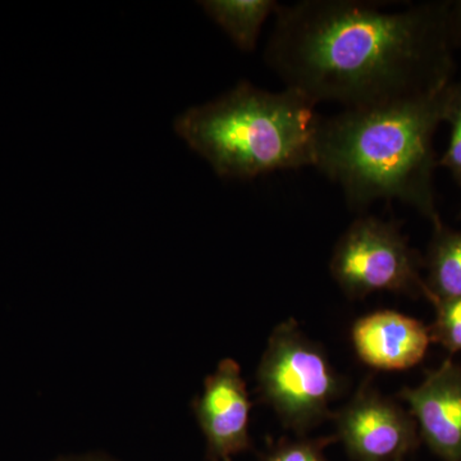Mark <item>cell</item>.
I'll return each instance as SVG.
<instances>
[{"mask_svg":"<svg viewBox=\"0 0 461 461\" xmlns=\"http://www.w3.org/2000/svg\"><path fill=\"white\" fill-rule=\"evenodd\" d=\"M264 59L287 89L344 111L446 86L444 14L357 0L280 5Z\"/></svg>","mask_w":461,"mask_h":461,"instance_id":"cell-1","label":"cell"},{"mask_svg":"<svg viewBox=\"0 0 461 461\" xmlns=\"http://www.w3.org/2000/svg\"><path fill=\"white\" fill-rule=\"evenodd\" d=\"M453 90L321 118L315 168L338 182L351 205L402 200L432 214V138Z\"/></svg>","mask_w":461,"mask_h":461,"instance_id":"cell-2","label":"cell"},{"mask_svg":"<svg viewBox=\"0 0 461 461\" xmlns=\"http://www.w3.org/2000/svg\"><path fill=\"white\" fill-rule=\"evenodd\" d=\"M315 107L299 91L269 93L241 81L178 115L175 131L220 177L250 180L314 167L321 121Z\"/></svg>","mask_w":461,"mask_h":461,"instance_id":"cell-3","label":"cell"},{"mask_svg":"<svg viewBox=\"0 0 461 461\" xmlns=\"http://www.w3.org/2000/svg\"><path fill=\"white\" fill-rule=\"evenodd\" d=\"M257 381L260 397L296 432L326 420L341 387L326 354L293 321L273 330Z\"/></svg>","mask_w":461,"mask_h":461,"instance_id":"cell-4","label":"cell"},{"mask_svg":"<svg viewBox=\"0 0 461 461\" xmlns=\"http://www.w3.org/2000/svg\"><path fill=\"white\" fill-rule=\"evenodd\" d=\"M330 271L351 297L424 288L402 233L393 223L375 217L359 218L348 227L333 250Z\"/></svg>","mask_w":461,"mask_h":461,"instance_id":"cell-5","label":"cell"},{"mask_svg":"<svg viewBox=\"0 0 461 461\" xmlns=\"http://www.w3.org/2000/svg\"><path fill=\"white\" fill-rule=\"evenodd\" d=\"M250 408L239 364L223 359L206 377L202 395L193 402L196 420L205 437L206 459L232 461L236 455L250 448Z\"/></svg>","mask_w":461,"mask_h":461,"instance_id":"cell-6","label":"cell"},{"mask_svg":"<svg viewBox=\"0 0 461 461\" xmlns=\"http://www.w3.org/2000/svg\"><path fill=\"white\" fill-rule=\"evenodd\" d=\"M336 424L339 438L357 461H402L417 441L411 418L369 388L339 412Z\"/></svg>","mask_w":461,"mask_h":461,"instance_id":"cell-7","label":"cell"},{"mask_svg":"<svg viewBox=\"0 0 461 461\" xmlns=\"http://www.w3.org/2000/svg\"><path fill=\"white\" fill-rule=\"evenodd\" d=\"M421 435L439 456L461 461V369L450 362L430 373L417 388L405 390Z\"/></svg>","mask_w":461,"mask_h":461,"instance_id":"cell-8","label":"cell"},{"mask_svg":"<svg viewBox=\"0 0 461 461\" xmlns=\"http://www.w3.org/2000/svg\"><path fill=\"white\" fill-rule=\"evenodd\" d=\"M429 341V330L423 323L393 311L366 315L353 327L357 357L382 371H403L417 366Z\"/></svg>","mask_w":461,"mask_h":461,"instance_id":"cell-9","label":"cell"},{"mask_svg":"<svg viewBox=\"0 0 461 461\" xmlns=\"http://www.w3.org/2000/svg\"><path fill=\"white\" fill-rule=\"evenodd\" d=\"M200 5L244 51L256 48L264 23L278 7L273 0H208Z\"/></svg>","mask_w":461,"mask_h":461,"instance_id":"cell-10","label":"cell"},{"mask_svg":"<svg viewBox=\"0 0 461 461\" xmlns=\"http://www.w3.org/2000/svg\"><path fill=\"white\" fill-rule=\"evenodd\" d=\"M429 295L433 300L461 297V233L442 236L430 264Z\"/></svg>","mask_w":461,"mask_h":461,"instance_id":"cell-11","label":"cell"},{"mask_svg":"<svg viewBox=\"0 0 461 461\" xmlns=\"http://www.w3.org/2000/svg\"><path fill=\"white\" fill-rule=\"evenodd\" d=\"M438 305V318L435 338L451 351L461 350V297L435 300Z\"/></svg>","mask_w":461,"mask_h":461,"instance_id":"cell-12","label":"cell"},{"mask_svg":"<svg viewBox=\"0 0 461 461\" xmlns=\"http://www.w3.org/2000/svg\"><path fill=\"white\" fill-rule=\"evenodd\" d=\"M327 441L287 442L277 446L263 461H327L323 446Z\"/></svg>","mask_w":461,"mask_h":461,"instance_id":"cell-13","label":"cell"},{"mask_svg":"<svg viewBox=\"0 0 461 461\" xmlns=\"http://www.w3.org/2000/svg\"><path fill=\"white\" fill-rule=\"evenodd\" d=\"M446 118H450L453 122V132H451L447 153L442 163L461 177V87L451 93Z\"/></svg>","mask_w":461,"mask_h":461,"instance_id":"cell-14","label":"cell"},{"mask_svg":"<svg viewBox=\"0 0 461 461\" xmlns=\"http://www.w3.org/2000/svg\"><path fill=\"white\" fill-rule=\"evenodd\" d=\"M50 461H121L111 456V455L105 453H100V451H93V453H83V454H69L62 455L58 456L56 459Z\"/></svg>","mask_w":461,"mask_h":461,"instance_id":"cell-15","label":"cell"}]
</instances>
